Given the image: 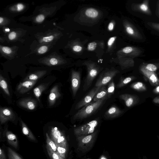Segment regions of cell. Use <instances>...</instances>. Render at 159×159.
<instances>
[{
  "mask_svg": "<svg viewBox=\"0 0 159 159\" xmlns=\"http://www.w3.org/2000/svg\"><path fill=\"white\" fill-rule=\"evenodd\" d=\"M105 99L95 102H91L83 107L74 115L73 119L82 120L90 116L101 106Z\"/></svg>",
  "mask_w": 159,
  "mask_h": 159,
  "instance_id": "1",
  "label": "cell"
},
{
  "mask_svg": "<svg viewBox=\"0 0 159 159\" xmlns=\"http://www.w3.org/2000/svg\"><path fill=\"white\" fill-rule=\"evenodd\" d=\"M119 72L116 70H108L102 73L99 77L95 85L96 87H101L108 83Z\"/></svg>",
  "mask_w": 159,
  "mask_h": 159,
  "instance_id": "2",
  "label": "cell"
},
{
  "mask_svg": "<svg viewBox=\"0 0 159 159\" xmlns=\"http://www.w3.org/2000/svg\"><path fill=\"white\" fill-rule=\"evenodd\" d=\"M98 73V68L93 66L88 67L87 75L83 87L84 91L86 90L90 87Z\"/></svg>",
  "mask_w": 159,
  "mask_h": 159,
  "instance_id": "3",
  "label": "cell"
},
{
  "mask_svg": "<svg viewBox=\"0 0 159 159\" xmlns=\"http://www.w3.org/2000/svg\"><path fill=\"white\" fill-rule=\"evenodd\" d=\"M94 86L76 105L75 109H78L91 102L100 88Z\"/></svg>",
  "mask_w": 159,
  "mask_h": 159,
  "instance_id": "4",
  "label": "cell"
},
{
  "mask_svg": "<svg viewBox=\"0 0 159 159\" xmlns=\"http://www.w3.org/2000/svg\"><path fill=\"white\" fill-rule=\"evenodd\" d=\"M71 81L73 95L75 97L80 84V73L79 72L73 70L71 72Z\"/></svg>",
  "mask_w": 159,
  "mask_h": 159,
  "instance_id": "5",
  "label": "cell"
},
{
  "mask_svg": "<svg viewBox=\"0 0 159 159\" xmlns=\"http://www.w3.org/2000/svg\"><path fill=\"white\" fill-rule=\"evenodd\" d=\"M15 117V114L11 109L6 107L0 108V121L1 124L13 120Z\"/></svg>",
  "mask_w": 159,
  "mask_h": 159,
  "instance_id": "6",
  "label": "cell"
},
{
  "mask_svg": "<svg viewBox=\"0 0 159 159\" xmlns=\"http://www.w3.org/2000/svg\"><path fill=\"white\" fill-rule=\"evenodd\" d=\"M37 81L25 80L20 82L16 88L17 91L20 94H24L29 91L35 84Z\"/></svg>",
  "mask_w": 159,
  "mask_h": 159,
  "instance_id": "7",
  "label": "cell"
},
{
  "mask_svg": "<svg viewBox=\"0 0 159 159\" xmlns=\"http://www.w3.org/2000/svg\"><path fill=\"white\" fill-rule=\"evenodd\" d=\"M18 104L20 106L30 110H34L37 105L36 100L30 98L22 99L19 101Z\"/></svg>",
  "mask_w": 159,
  "mask_h": 159,
  "instance_id": "8",
  "label": "cell"
},
{
  "mask_svg": "<svg viewBox=\"0 0 159 159\" xmlns=\"http://www.w3.org/2000/svg\"><path fill=\"white\" fill-rule=\"evenodd\" d=\"M61 96L58 85L54 86L51 89L48 98L49 106H52L55 103L56 100Z\"/></svg>",
  "mask_w": 159,
  "mask_h": 159,
  "instance_id": "9",
  "label": "cell"
},
{
  "mask_svg": "<svg viewBox=\"0 0 159 159\" xmlns=\"http://www.w3.org/2000/svg\"><path fill=\"white\" fill-rule=\"evenodd\" d=\"M122 113L119 108L113 105L105 112L104 116L106 119H113L118 117Z\"/></svg>",
  "mask_w": 159,
  "mask_h": 159,
  "instance_id": "10",
  "label": "cell"
},
{
  "mask_svg": "<svg viewBox=\"0 0 159 159\" xmlns=\"http://www.w3.org/2000/svg\"><path fill=\"white\" fill-rule=\"evenodd\" d=\"M107 88L105 86L100 87L91 102L107 98Z\"/></svg>",
  "mask_w": 159,
  "mask_h": 159,
  "instance_id": "11",
  "label": "cell"
},
{
  "mask_svg": "<svg viewBox=\"0 0 159 159\" xmlns=\"http://www.w3.org/2000/svg\"><path fill=\"white\" fill-rule=\"evenodd\" d=\"M148 2V0H145L141 3L137 4L135 7L136 10L148 15H151Z\"/></svg>",
  "mask_w": 159,
  "mask_h": 159,
  "instance_id": "12",
  "label": "cell"
},
{
  "mask_svg": "<svg viewBox=\"0 0 159 159\" xmlns=\"http://www.w3.org/2000/svg\"><path fill=\"white\" fill-rule=\"evenodd\" d=\"M46 71H40L30 74L26 76L24 81H37L46 73Z\"/></svg>",
  "mask_w": 159,
  "mask_h": 159,
  "instance_id": "13",
  "label": "cell"
},
{
  "mask_svg": "<svg viewBox=\"0 0 159 159\" xmlns=\"http://www.w3.org/2000/svg\"><path fill=\"white\" fill-rule=\"evenodd\" d=\"M6 136L9 143L17 149L18 147V143L16 135L10 131H7L6 133Z\"/></svg>",
  "mask_w": 159,
  "mask_h": 159,
  "instance_id": "14",
  "label": "cell"
},
{
  "mask_svg": "<svg viewBox=\"0 0 159 159\" xmlns=\"http://www.w3.org/2000/svg\"><path fill=\"white\" fill-rule=\"evenodd\" d=\"M48 85V84H42L34 89L33 92L34 95L39 102H40L39 97L42 93L46 89Z\"/></svg>",
  "mask_w": 159,
  "mask_h": 159,
  "instance_id": "15",
  "label": "cell"
},
{
  "mask_svg": "<svg viewBox=\"0 0 159 159\" xmlns=\"http://www.w3.org/2000/svg\"><path fill=\"white\" fill-rule=\"evenodd\" d=\"M20 121L22 131L23 134L26 135L30 139L32 140H35L36 139L35 137L26 126L25 123L22 120H21Z\"/></svg>",
  "mask_w": 159,
  "mask_h": 159,
  "instance_id": "16",
  "label": "cell"
},
{
  "mask_svg": "<svg viewBox=\"0 0 159 159\" xmlns=\"http://www.w3.org/2000/svg\"><path fill=\"white\" fill-rule=\"evenodd\" d=\"M125 30L128 34L138 39H141L142 38V37L140 33L133 27L127 26L125 27Z\"/></svg>",
  "mask_w": 159,
  "mask_h": 159,
  "instance_id": "17",
  "label": "cell"
},
{
  "mask_svg": "<svg viewBox=\"0 0 159 159\" xmlns=\"http://www.w3.org/2000/svg\"><path fill=\"white\" fill-rule=\"evenodd\" d=\"M46 136L47 149L56 152L57 147L55 143L50 139L47 133H46Z\"/></svg>",
  "mask_w": 159,
  "mask_h": 159,
  "instance_id": "18",
  "label": "cell"
},
{
  "mask_svg": "<svg viewBox=\"0 0 159 159\" xmlns=\"http://www.w3.org/2000/svg\"><path fill=\"white\" fill-rule=\"evenodd\" d=\"M0 86L5 93L8 96L10 95L8 85L3 77L1 74L0 76Z\"/></svg>",
  "mask_w": 159,
  "mask_h": 159,
  "instance_id": "19",
  "label": "cell"
},
{
  "mask_svg": "<svg viewBox=\"0 0 159 159\" xmlns=\"http://www.w3.org/2000/svg\"><path fill=\"white\" fill-rule=\"evenodd\" d=\"M120 98L125 101L126 105L128 107L131 106L134 102L133 98L126 94H121L119 96Z\"/></svg>",
  "mask_w": 159,
  "mask_h": 159,
  "instance_id": "20",
  "label": "cell"
},
{
  "mask_svg": "<svg viewBox=\"0 0 159 159\" xmlns=\"http://www.w3.org/2000/svg\"><path fill=\"white\" fill-rule=\"evenodd\" d=\"M115 87V84L113 80L112 79L108 83L107 88L108 98L110 97L114 94Z\"/></svg>",
  "mask_w": 159,
  "mask_h": 159,
  "instance_id": "21",
  "label": "cell"
},
{
  "mask_svg": "<svg viewBox=\"0 0 159 159\" xmlns=\"http://www.w3.org/2000/svg\"><path fill=\"white\" fill-rule=\"evenodd\" d=\"M85 14L88 17L92 18H95L98 16V12L95 9L90 8L86 9Z\"/></svg>",
  "mask_w": 159,
  "mask_h": 159,
  "instance_id": "22",
  "label": "cell"
},
{
  "mask_svg": "<svg viewBox=\"0 0 159 159\" xmlns=\"http://www.w3.org/2000/svg\"><path fill=\"white\" fill-rule=\"evenodd\" d=\"M51 136L54 142L61 136V133L57 127L52 128L51 130Z\"/></svg>",
  "mask_w": 159,
  "mask_h": 159,
  "instance_id": "23",
  "label": "cell"
},
{
  "mask_svg": "<svg viewBox=\"0 0 159 159\" xmlns=\"http://www.w3.org/2000/svg\"><path fill=\"white\" fill-rule=\"evenodd\" d=\"M132 78L130 77H127L125 78L120 79L116 86L117 88H120L124 86L131 81Z\"/></svg>",
  "mask_w": 159,
  "mask_h": 159,
  "instance_id": "24",
  "label": "cell"
},
{
  "mask_svg": "<svg viewBox=\"0 0 159 159\" xmlns=\"http://www.w3.org/2000/svg\"><path fill=\"white\" fill-rule=\"evenodd\" d=\"M7 150L9 159H22L16 152L11 148H8Z\"/></svg>",
  "mask_w": 159,
  "mask_h": 159,
  "instance_id": "25",
  "label": "cell"
},
{
  "mask_svg": "<svg viewBox=\"0 0 159 159\" xmlns=\"http://www.w3.org/2000/svg\"><path fill=\"white\" fill-rule=\"evenodd\" d=\"M57 147L56 153L62 158L64 157V154L66 152V149L64 146L56 145Z\"/></svg>",
  "mask_w": 159,
  "mask_h": 159,
  "instance_id": "26",
  "label": "cell"
},
{
  "mask_svg": "<svg viewBox=\"0 0 159 159\" xmlns=\"http://www.w3.org/2000/svg\"><path fill=\"white\" fill-rule=\"evenodd\" d=\"M47 150L48 154L51 159H63V158L59 156L56 152L48 149Z\"/></svg>",
  "mask_w": 159,
  "mask_h": 159,
  "instance_id": "27",
  "label": "cell"
},
{
  "mask_svg": "<svg viewBox=\"0 0 159 159\" xmlns=\"http://www.w3.org/2000/svg\"><path fill=\"white\" fill-rule=\"evenodd\" d=\"M65 140V138L64 136L61 135L55 141L54 143L56 145L64 146Z\"/></svg>",
  "mask_w": 159,
  "mask_h": 159,
  "instance_id": "28",
  "label": "cell"
},
{
  "mask_svg": "<svg viewBox=\"0 0 159 159\" xmlns=\"http://www.w3.org/2000/svg\"><path fill=\"white\" fill-rule=\"evenodd\" d=\"M97 46V43L95 42H93L89 43L87 47L88 50L93 51L95 49Z\"/></svg>",
  "mask_w": 159,
  "mask_h": 159,
  "instance_id": "29",
  "label": "cell"
},
{
  "mask_svg": "<svg viewBox=\"0 0 159 159\" xmlns=\"http://www.w3.org/2000/svg\"><path fill=\"white\" fill-rule=\"evenodd\" d=\"M48 48L46 46H43L40 47L38 50V52L40 54L45 53L48 50Z\"/></svg>",
  "mask_w": 159,
  "mask_h": 159,
  "instance_id": "30",
  "label": "cell"
},
{
  "mask_svg": "<svg viewBox=\"0 0 159 159\" xmlns=\"http://www.w3.org/2000/svg\"><path fill=\"white\" fill-rule=\"evenodd\" d=\"M146 68L149 70L154 71L157 69V67L155 65L152 64H148L146 66Z\"/></svg>",
  "mask_w": 159,
  "mask_h": 159,
  "instance_id": "31",
  "label": "cell"
},
{
  "mask_svg": "<svg viewBox=\"0 0 159 159\" xmlns=\"http://www.w3.org/2000/svg\"><path fill=\"white\" fill-rule=\"evenodd\" d=\"M134 50L131 47H126L123 48L122 51L125 53H129L131 52Z\"/></svg>",
  "mask_w": 159,
  "mask_h": 159,
  "instance_id": "32",
  "label": "cell"
},
{
  "mask_svg": "<svg viewBox=\"0 0 159 159\" xmlns=\"http://www.w3.org/2000/svg\"><path fill=\"white\" fill-rule=\"evenodd\" d=\"M54 37L53 35H51L50 36L43 37L42 40L45 42H50L53 40Z\"/></svg>",
  "mask_w": 159,
  "mask_h": 159,
  "instance_id": "33",
  "label": "cell"
},
{
  "mask_svg": "<svg viewBox=\"0 0 159 159\" xmlns=\"http://www.w3.org/2000/svg\"><path fill=\"white\" fill-rule=\"evenodd\" d=\"M2 51L5 53L10 54L11 53L12 51L11 49L8 47L3 46L2 47Z\"/></svg>",
  "mask_w": 159,
  "mask_h": 159,
  "instance_id": "34",
  "label": "cell"
},
{
  "mask_svg": "<svg viewBox=\"0 0 159 159\" xmlns=\"http://www.w3.org/2000/svg\"><path fill=\"white\" fill-rule=\"evenodd\" d=\"M49 63L50 65L54 66L57 64L58 63V61L57 59L56 58H52L49 60Z\"/></svg>",
  "mask_w": 159,
  "mask_h": 159,
  "instance_id": "35",
  "label": "cell"
},
{
  "mask_svg": "<svg viewBox=\"0 0 159 159\" xmlns=\"http://www.w3.org/2000/svg\"><path fill=\"white\" fill-rule=\"evenodd\" d=\"M44 16L43 15L40 14L36 17V21L38 22H41L44 20Z\"/></svg>",
  "mask_w": 159,
  "mask_h": 159,
  "instance_id": "36",
  "label": "cell"
},
{
  "mask_svg": "<svg viewBox=\"0 0 159 159\" xmlns=\"http://www.w3.org/2000/svg\"><path fill=\"white\" fill-rule=\"evenodd\" d=\"M116 37L114 36L110 38L107 42V44L108 46H111L115 41Z\"/></svg>",
  "mask_w": 159,
  "mask_h": 159,
  "instance_id": "37",
  "label": "cell"
},
{
  "mask_svg": "<svg viewBox=\"0 0 159 159\" xmlns=\"http://www.w3.org/2000/svg\"><path fill=\"white\" fill-rule=\"evenodd\" d=\"M92 136L91 135H88L84 137L82 140L83 143H86L89 142L91 139Z\"/></svg>",
  "mask_w": 159,
  "mask_h": 159,
  "instance_id": "38",
  "label": "cell"
},
{
  "mask_svg": "<svg viewBox=\"0 0 159 159\" xmlns=\"http://www.w3.org/2000/svg\"><path fill=\"white\" fill-rule=\"evenodd\" d=\"M16 36V33L15 32H12L8 35V38L9 39L12 40L15 38Z\"/></svg>",
  "mask_w": 159,
  "mask_h": 159,
  "instance_id": "39",
  "label": "cell"
},
{
  "mask_svg": "<svg viewBox=\"0 0 159 159\" xmlns=\"http://www.w3.org/2000/svg\"><path fill=\"white\" fill-rule=\"evenodd\" d=\"M82 48L79 45L74 46L73 48V50L74 51L76 52H80L82 50Z\"/></svg>",
  "mask_w": 159,
  "mask_h": 159,
  "instance_id": "40",
  "label": "cell"
},
{
  "mask_svg": "<svg viewBox=\"0 0 159 159\" xmlns=\"http://www.w3.org/2000/svg\"><path fill=\"white\" fill-rule=\"evenodd\" d=\"M143 84L141 82H138L133 85V88L135 89H138L142 87Z\"/></svg>",
  "mask_w": 159,
  "mask_h": 159,
  "instance_id": "41",
  "label": "cell"
},
{
  "mask_svg": "<svg viewBox=\"0 0 159 159\" xmlns=\"http://www.w3.org/2000/svg\"><path fill=\"white\" fill-rule=\"evenodd\" d=\"M24 5L21 3H19L17 5V9L18 11L22 10L24 8Z\"/></svg>",
  "mask_w": 159,
  "mask_h": 159,
  "instance_id": "42",
  "label": "cell"
},
{
  "mask_svg": "<svg viewBox=\"0 0 159 159\" xmlns=\"http://www.w3.org/2000/svg\"><path fill=\"white\" fill-rule=\"evenodd\" d=\"M0 159H6L5 154L1 148H0Z\"/></svg>",
  "mask_w": 159,
  "mask_h": 159,
  "instance_id": "43",
  "label": "cell"
},
{
  "mask_svg": "<svg viewBox=\"0 0 159 159\" xmlns=\"http://www.w3.org/2000/svg\"><path fill=\"white\" fill-rule=\"evenodd\" d=\"M150 80L153 83H155L157 81L156 77L154 75H152L150 77Z\"/></svg>",
  "mask_w": 159,
  "mask_h": 159,
  "instance_id": "44",
  "label": "cell"
},
{
  "mask_svg": "<svg viewBox=\"0 0 159 159\" xmlns=\"http://www.w3.org/2000/svg\"><path fill=\"white\" fill-rule=\"evenodd\" d=\"M108 28L109 31L112 30L114 29V24L112 22H110L108 25Z\"/></svg>",
  "mask_w": 159,
  "mask_h": 159,
  "instance_id": "45",
  "label": "cell"
},
{
  "mask_svg": "<svg viewBox=\"0 0 159 159\" xmlns=\"http://www.w3.org/2000/svg\"><path fill=\"white\" fill-rule=\"evenodd\" d=\"M3 21V18L2 17H0V23L1 24L2 21Z\"/></svg>",
  "mask_w": 159,
  "mask_h": 159,
  "instance_id": "46",
  "label": "cell"
},
{
  "mask_svg": "<svg viewBox=\"0 0 159 159\" xmlns=\"http://www.w3.org/2000/svg\"><path fill=\"white\" fill-rule=\"evenodd\" d=\"M5 30L7 32H8L10 31V29L7 28L5 29Z\"/></svg>",
  "mask_w": 159,
  "mask_h": 159,
  "instance_id": "47",
  "label": "cell"
},
{
  "mask_svg": "<svg viewBox=\"0 0 159 159\" xmlns=\"http://www.w3.org/2000/svg\"><path fill=\"white\" fill-rule=\"evenodd\" d=\"M157 91L159 92V86L157 87Z\"/></svg>",
  "mask_w": 159,
  "mask_h": 159,
  "instance_id": "48",
  "label": "cell"
},
{
  "mask_svg": "<svg viewBox=\"0 0 159 159\" xmlns=\"http://www.w3.org/2000/svg\"><path fill=\"white\" fill-rule=\"evenodd\" d=\"M101 159H107L104 157H102L101 158Z\"/></svg>",
  "mask_w": 159,
  "mask_h": 159,
  "instance_id": "49",
  "label": "cell"
},
{
  "mask_svg": "<svg viewBox=\"0 0 159 159\" xmlns=\"http://www.w3.org/2000/svg\"><path fill=\"white\" fill-rule=\"evenodd\" d=\"M158 8H159V9H158V12H158V13H159V7H158Z\"/></svg>",
  "mask_w": 159,
  "mask_h": 159,
  "instance_id": "50",
  "label": "cell"
}]
</instances>
